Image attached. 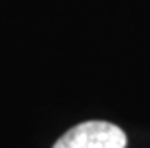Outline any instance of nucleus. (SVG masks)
I'll return each mask as SVG.
<instances>
[{"label": "nucleus", "instance_id": "obj_1", "mask_svg": "<svg viewBox=\"0 0 150 148\" xmlns=\"http://www.w3.org/2000/svg\"><path fill=\"white\" fill-rule=\"evenodd\" d=\"M127 137L108 121H85L71 127L54 148H125Z\"/></svg>", "mask_w": 150, "mask_h": 148}]
</instances>
